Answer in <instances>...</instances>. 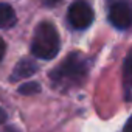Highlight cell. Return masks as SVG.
<instances>
[{
    "mask_svg": "<svg viewBox=\"0 0 132 132\" xmlns=\"http://www.w3.org/2000/svg\"><path fill=\"white\" fill-rule=\"evenodd\" d=\"M45 2H47V5H54V3L61 2V0H45Z\"/></svg>",
    "mask_w": 132,
    "mask_h": 132,
    "instance_id": "7c38bea8",
    "label": "cell"
},
{
    "mask_svg": "<svg viewBox=\"0 0 132 132\" xmlns=\"http://www.w3.org/2000/svg\"><path fill=\"white\" fill-rule=\"evenodd\" d=\"M61 50V39L53 23L40 22L31 40V53L39 59H53Z\"/></svg>",
    "mask_w": 132,
    "mask_h": 132,
    "instance_id": "7a4b0ae2",
    "label": "cell"
},
{
    "mask_svg": "<svg viewBox=\"0 0 132 132\" xmlns=\"http://www.w3.org/2000/svg\"><path fill=\"white\" fill-rule=\"evenodd\" d=\"M5 51H6V44H5V40L0 37V61L3 59V56H5Z\"/></svg>",
    "mask_w": 132,
    "mask_h": 132,
    "instance_id": "9c48e42d",
    "label": "cell"
},
{
    "mask_svg": "<svg viewBox=\"0 0 132 132\" xmlns=\"http://www.w3.org/2000/svg\"><path fill=\"white\" fill-rule=\"evenodd\" d=\"M39 90H40V86L37 82H33V81L25 82V84H22L19 87L20 95H34V93H39Z\"/></svg>",
    "mask_w": 132,
    "mask_h": 132,
    "instance_id": "ba28073f",
    "label": "cell"
},
{
    "mask_svg": "<svg viewBox=\"0 0 132 132\" xmlns=\"http://www.w3.org/2000/svg\"><path fill=\"white\" fill-rule=\"evenodd\" d=\"M123 82H124V89L129 92L132 89V50L129 51L123 65Z\"/></svg>",
    "mask_w": 132,
    "mask_h": 132,
    "instance_id": "52a82bcc",
    "label": "cell"
},
{
    "mask_svg": "<svg viewBox=\"0 0 132 132\" xmlns=\"http://www.w3.org/2000/svg\"><path fill=\"white\" fill-rule=\"evenodd\" d=\"M123 132H132V115L129 117V120L126 121V124H124V130Z\"/></svg>",
    "mask_w": 132,
    "mask_h": 132,
    "instance_id": "30bf717a",
    "label": "cell"
},
{
    "mask_svg": "<svg viewBox=\"0 0 132 132\" xmlns=\"http://www.w3.org/2000/svg\"><path fill=\"white\" fill-rule=\"evenodd\" d=\"M67 17H69V22L73 28L76 30H86L92 25L93 22V10L92 6L86 2V0H76L73 2L69 8V13H67Z\"/></svg>",
    "mask_w": 132,
    "mask_h": 132,
    "instance_id": "3957f363",
    "label": "cell"
},
{
    "mask_svg": "<svg viewBox=\"0 0 132 132\" xmlns=\"http://www.w3.org/2000/svg\"><path fill=\"white\" fill-rule=\"evenodd\" d=\"M5 121H6V112H5L2 107H0V124L5 123Z\"/></svg>",
    "mask_w": 132,
    "mask_h": 132,
    "instance_id": "8fae6325",
    "label": "cell"
},
{
    "mask_svg": "<svg viewBox=\"0 0 132 132\" xmlns=\"http://www.w3.org/2000/svg\"><path fill=\"white\" fill-rule=\"evenodd\" d=\"M16 23V13L11 5L0 3V28H10Z\"/></svg>",
    "mask_w": 132,
    "mask_h": 132,
    "instance_id": "8992f818",
    "label": "cell"
},
{
    "mask_svg": "<svg viewBox=\"0 0 132 132\" xmlns=\"http://www.w3.org/2000/svg\"><path fill=\"white\" fill-rule=\"evenodd\" d=\"M37 72V65L31 61V59H22L20 62L16 64V67L11 73V81H20V79H27L31 75H34Z\"/></svg>",
    "mask_w": 132,
    "mask_h": 132,
    "instance_id": "5b68a950",
    "label": "cell"
},
{
    "mask_svg": "<svg viewBox=\"0 0 132 132\" xmlns=\"http://www.w3.org/2000/svg\"><path fill=\"white\" fill-rule=\"evenodd\" d=\"M87 72L89 61L79 53H72L51 72L50 79L53 87L59 90H69L81 86L87 76Z\"/></svg>",
    "mask_w": 132,
    "mask_h": 132,
    "instance_id": "6da1fadb",
    "label": "cell"
},
{
    "mask_svg": "<svg viewBox=\"0 0 132 132\" xmlns=\"http://www.w3.org/2000/svg\"><path fill=\"white\" fill-rule=\"evenodd\" d=\"M109 20L118 30H126L132 25V5L127 0H117L110 3Z\"/></svg>",
    "mask_w": 132,
    "mask_h": 132,
    "instance_id": "277c9868",
    "label": "cell"
}]
</instances>
